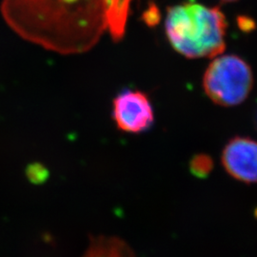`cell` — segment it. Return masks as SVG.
Returning a JSON list of instances; mask_svg holds the SVG:
<instances>
[{"mask_svg":"<svg viewBox=\"0 0 257 257\" xmlns=\"http://www.w3.org/2000/svg\"><path fill=\"white\" fill-rule=\"evenodd\" d=\"M2 13L19 36L60 55L89 52L106 31L103 0H3Z\"/></svg>","mask_w":257,"mask_h":257,"instance_id":"1","label":"cell"},{"mask_svg":"<svg viewBox=\"0 0 257 257\" xmlns=\"http://www.w3.org/2000/svg\"><path fill=\"white\" fill-rule=\"evenodd\" d=\"M165 30L171 45L188 58L214 57L224 52L226 18L220 10L200 4L169 8Z\"/></svg>","mask_w":257,"mask_h":257,"instance_id":"2","label":"cell"},{"mask_svg":"<svg viewBox=\"0 0 257 257\" xmlns=\"http://www.w3.org/2000/svg\"><path fill=\"white\" fill-rule=\"evenodd\" d=\"M253 85V75L248 63L237 55H221L208 66L203 87L212 101L232 107L245 101Z\"/></svg>","mask_w":257,"mask_h":257,"instance_id":"3","label":"cell"},{"mask_svg":"<svg viewBox=\"0 0 257 257\" xmlns=\"http://www.w3.org/2000/svg\"><path fill=\"white\" fill-rule=\"evenodd\" d=\"M112 119L120 131L140 134L152 127L155 114L147 94L124 90L112 101Z\"/></svg>","mask_w":257,"mask_h":257,"instance_id":"4","label":"cell"},{"mask_svg":"<svg viewBox=\"0 0 257 257\" xmlns=\"http://www.w3.org/2000/svg\"><path fill=\"white\" fill-rule=\"evenodd\" d=\"M222 164L228 174L244 183L257 182V141L234 138L225 146Z\"/></svg>","mask_w":257,"mask_h":257,"instance_id":"5","label":"cell"},{"mask_svg":"<svg viewBox=\"0 0 257 257\" xmlns=\"http://www.w3.org/2000/svg\"><path fill=\"white\" fill-rule=\"evenodd\" d=\"M131 0H103L106 30L113 40H120L125 35Z\"/></svg>","mask_w":257,"mask_h":257,"instance_id":"6","label":"cell"},{"mask_svg":"<svg viewBox=\"0 0 257 257\" xmlns=\"http://www.w3.org/2000/svg\"><path fill=\"white\" fill-rule=\"evenodd\" d=\"M81 257H135L131 248L115 237H91L87 250Z\"/></svg>","mask_w":257,"mask_h":257,"instance_id":"7","label":"cell"},{"mask_svg":"<svg viewBox=\"0 0 257 257\" xmlns=\"http://www.w3.org/2000/svg\"><path fill=\"white\" fill-rule=\"evenodd\" d=\"M213 169V161L207 155H197L193 157L190 163V170L194 176L204 178L210 175Z\"/></svg>","mask_w":257,"mask_h":257,"instance_id":"8","label":"cell"},{"mask_svg":"<svg viewBox=\"0 0 257 257\" xmlns=\"http://www.w3.org/2000/svg\"><path fill=\"white\" fill-rule=\"evenodd\" d=\"M49 175L46 168L39 163H34L28 167L27 177L32 183H43Z\"/></svg>","mask_w":257,"mask_h":257,"instance_id":"9","label":"cell"},{"mask_svg":"<svg viewBox=\"0 0 257 257\" xmlns=\"http://www.w3.org/2000/svg\"><path fill=\"white\" fill-rule=\"evenodd\" d=\"M157 10L150 9L144 14V20L146 21V23L149 25H154L156 23V19H159V16H157Z\"/></svg>","mask_w":257,"mask_h":257,"instance_id":"10","label":"cell"},{"mask_svg":"<svg viewBox=\"0 0 257 257\" xmlns=\"http://www.w3.org/2000/svg\"><path fill=\"white\" fill-rule=\"evenodd\" d=\"M224 2H233V1H236V0H222Z\"/></svg>","mask_w":257,"mask_h":257,"instance_id":"11","label":"cell"}]
</instances>
